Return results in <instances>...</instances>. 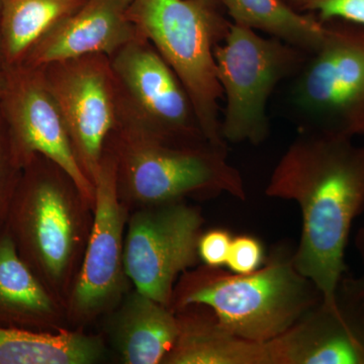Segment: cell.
<instances>
[{"label":"cell","mask_w":364,"mask_h":364,"mask_svg":"<svg viewBox=\"0 0 364 364\" xmlns=\"http://www.w3.org/2000/svg\"><path fill=\"white\" fill-rule=\"evenodd\" d=\"M322 45L291 79L299 130L364 136V28L326 21Z\"/></svg>","instance_id":"52a82bcc"},{"label":"cell","mask_w":364,"mask_h":364,"mask_svg":"<svg viewBox=\"0 0 364 364\" xmlns=\"http://www.w3.org/2000/svg\"><path fill=\"white\" fill-rule=\"evenodd\" d=\"M105 150L116 162L117 193L128 208L189 196L247 198L245 182L228 160L226 148L174 145L119 127Z\"/></svg>","instance_id":"3957f363"},{"label":"cell","mask_w":364,"mask_h":364,"mask_svg":"<svg viewBox=\"0 0 364 364\" xmlns=\"http://www.w3.org/2000/svg\"><path fill=\"white\" fill-rule=\"evenodd\" d=\"M232 23L260 31L313 54L322 45L327 25L313 13L304 14L284 0H221Z\"/></svg>","instance_id":"d6986e66"},{"label":"cell","mask_w":364,"mask_h":364,"mask_svg":"<svg viewBox=\"0 0 364 364\" xmlns=\"http://www.w3.org/2000/svg\"><path fill=\"white\" fill-rule=\"evenodd\" d=\"M109 60L119 127L174 145L210 144L188 91L142 33Z\"/></svg>","instance_id":"ba28073f"},{"label":"cell","mask_w":364,"mask_h":364,"mask_svg":"<svg viewBox=\"0 0 364 364\" xmlns=\"http://www.w3.org/2000/svg\"><path fill=\"white\" fill-rule=\"evenodd\" d=\"M40 68L65 122L76 159L95 186L105 145L119 127L111 60L104 54L86 55Z\"/></svg>","instance_id":"8fae6325"},{"label":"cell","mask_w":364,"mask_h":364,"mask_svg":"<svg viewBox=\"0 0 364 364\" xmlns=\"http://www.w3.org/2000/svg\"><path fill=\"white\" fill-rule=\"evenodd\" d=\"M112 312L109 337L122 361L163 363L178 334L176 312L136 289Z\"/></svg>","instance_id":"2e32d148"},{"label":"cell","mask_w":364,"mask_h":364,"mask_svg":"<svg viewBox=\"0 0 364 364\" xmlns=\"http://www.w3.org/2000/svg\"><path fill=\"white\" fill-rule=\"evenodd\" d=\"M196 1L202 2V4H207V6L217 7V9H224L221 0H196Z\"/></svg>","instance_id":"4316f807"},{"label":"cell","mask_w":364,"mask_h":364,"mask_svg":"<svg viewBox=\"0 0 364 364\" xmlns=\"http://www.w3.org/2000/svg\"><path fill=\"white\" fill-rule=\"evenodd\" d=\"M306 11L323 23L343 21L364 28V0H309Z\"/></svg>","instance_id":"7402d4cb"},{"label":"cell","mask_w":364,"mask_h":364,"mask_svg":"<svg viewBox=\"0 0 364 364\" xmlns=\"http://www.w3.org/2000/svg\"><path fill=\"white\" fill-rule=\"evenodd\" d=\"M133 0H85L28 52L20 65L40 68L86 55L111 57L141 35L129 18Z\"/></svg>","instance_id":"5bb4252c"},{"label":"cell","mask_w":364,"mask_h":364,"mask_svg":"<svg viewBox=\"0 0 364 364\" xmlns=\"http://www.w3.org/2000/svg\"><path fill=\"white\" fill-rule=\"evenodd\" d=\"M129 18L188 91L208 142L228 149L221 133L219 102L224 95L214 51L232 21L223 9L196 0H133Z\"/></svg>","instance_id":"277c9868"},{"label":"cell","mask_w":364,"mask_h":364,"mask_svg":"<svg viewBox=\"0 0 364 364\" xmlns=\"http://www.w3.org/2000/svg\"><path fill=\"white\" fill-rule=\"evenodd\" d=\"M274 340L279 364H364V282H340L324 301Z\"/></svg>","instance_id":"4fadbf2b"},{"label":"cell","mask_w":364,"mask_h":364,"mask_svg":"<svg viewBox=\"0 0 364 364\" xmlns=\"http://www.w3.org/2000/svg\"><path fill=\"white\" fill-rule=\"evenodd\" d=\"M214 52L226 98L223 139L227 143L259 145L269 136L267 109L273 91L296 76L310 54L233 23Z\"/></svg>","instance_id":"8992f818"},{"label":"cell","mask_w":364,"mask_h":364,"mask_svg":"<svg viewBox=\"0 0 364 364\" xmlns=\"http://www.w3.org/2000/svg\"><path fill=\"white\" fill-rule=\"evenodd\" d=\"M174 312L178 334L162 364H279L274 340L239 336L208 306L191 305Z\"/></svg>","instance_id":"9a60e30c"},{"label":"cell","mask_w":364,"mask_h":364,"mask_svg":"<svg viewBox=\"0 0 364 364\" xmlns=\"http://www.w3.org/2000/svg\"><path fill=\"white\" fill-rule=\"evenodd\" d=\"M85 0H0V39L6 67L20 65L50 28Z\"/></svg>","instance_id":"ffe728a7"},{"label":"cell","mask_w":364,"mask_h":364,"mask_svg":"<svg viewBox=\"0 0 364 364\" xmlns=\"http://www.w3.org/2000/svg\"><path fill=\"white\" fill-rule=\"evenodd\" d=\"M6 70H0V102H1L2 97H4V91H6Z\"/></svg>","instance_id":"484cf974"},{"label":"cell","mask_w":364,"mask_h":364,"mask_svg":"<svg viewBox=\"0 0 364 364\" xmlns=\"http://www.w3.org/2000/svg\"><path fill=\"white\" fill-rule=\"evenodd\" d=\"M293 253L277 248L249 273L205 264L191 268L177 280L170 309L205 306L239 336L277 338L323 301L318 287L294 265Z\"/></svg>","instance_id":"7a4b0ae2"},{"label":"cell","mask_w":364,"mask_h":364,"mask_svg":"<svg viewBox=\"0 0 364 364\" xmlns=\"http://www.w3.org/2000/svg\"><path fill=\"white\" fill-rule=\"evenodd\" d=\"M233 237L227 230L212 229L203 232L198 241V255L203 264L213 267L226 265Z\"/></svg>","instance_id":"603a6c76"},{"label":"cell","mask_w":364,"mask_h":364,"mask_svg":"<svg viewBox=\"0 0 364 364\" xmlns=\"http://www.w3.org/2000/svg\"><path fill=\"white\" fill-rule=\"evenodd\" d=\"M1 102L16 149L26 159L41 155L56 163L95 208V186L74 154L65 122L41 68L6 67Z\"/></svg>","instance_id":"7c38bea8"},{"label":"cell","mask_w":364,"mask_h":364,"mask_svg":"<svg viewBox=\"0 0 364 364\" xmlns=\"http://www.w3.org/2000/svg\"><path fill=\"white\" fill-rule=\"evenodd\" d=\"M37 163L20 210L21 229L36 275L66 308L90 238L93 208L56 163L41 155Z\"/></svg>","instance_id":"5b68a950"},{"label":"cell","mask_w":364,"mask_h":364,"mask_svg":"<svg viewBox=\"0 0 364 364\" xmlns=\"http://www.w3.org/2000/svg\"><path fill=\"white\" fill-rule=\"evenodd\" d=\"M284 1L291 7H294V9H296V11L305 13L309 0H284Z\"/></svg>","instance_id":"d4e9b609"},{"label":"cell","mask_w":364,"mask_h":364,"mask_svg":"<svg viewBox=\"0 0 364 364\" xmlns=\"http://www.w3.org/2000/svg\"><path fill=\"white\" fill-rule=\"evenodd\" d=\"M0 314L35 323L50 331L65 328V306L21 258L9 235L0 238Z\"/></svg>","instance_id":"e0dca14e"},{"label":"cell","mask_w":364,"mask_h":364,"mask_svg":"<svg viewBox=\"0 0 364 364\" xmlns=\"http://www.w3.org/2000/svg\"><path fill=\"white\" fill-rule=\"evenodd\" d=\"M105 353L104 340L79 330L0 327V364H92Z\"/></svg>","instance_id":"ac0fdd59"},{"label":"cell","mask_w":364,"mask_h":364,"mask_svg":"<svg viewBox=\"0 0 364 364\" xmlns=\"http://www.w3.org/2000/svg\"><path fill=\"white\" fill-rule=\"evenodd\" d=\"M264 251L255 237L240 235L232 239L226 267L235 273H249L258 269L264 262Z\"/></svg>","instance_id":"44dd1931"},{"label":"cell","mask_w":364,"mask_h":364,"mask_svg":"<svg viewBox=\"0 0 364 364\" xmlns=\"http://www.w3.org/2000/svg\"><path fill=\"white\" fill-rule=\"evenodd\" d=\"M95 191L90 238L66 305L68 321L79 325L112 312L128 293L130 282L124 269L129 208L119 200L116 162L107 150L95 179Z\"/></svg>","instance_id":"30bf717a"},{"label":"cell","mask_w":364,"mask_h":364,"mask_svg":"<svg viewBox=\"0 0 364 364\" xmlns=\"http://www.w3.org/2000/svg\"><path fill=\"white\" fill-rule=\"evenodd\" d=\"M203 224L186 200L136 208L124 236V269L136 291L170 308L177 280L200 260Z\"/></svg>","instance_id":"9c48e42d"},{"label":"cell","mask_w":364,"mask_h":364,"mask_svg":"<svg viewBox=\"0 0 364 364\" xmlns=\"http://www.w3.org/2000/svg\"><path fill=\"white\" fill-rule=\"evenodd\" d=\"M355 246L364 263V227L359 230L355 237Z\"/></svg>","instance_id":"cb8c5ba5"},{"label":"cell","mask_w":364,"mask_h":364,"mask_svg":"<svg viewBox=\"0 0 364 364\" xmlns=\"http://www.w3.org/2000/svg\"><path fill=\"white\" fill-rule=\"evenodd\" d=\"M265 193L299 205L301 233L294 265L325 303H336L352 224L364 210V145L349 136L299 130Z\"/></svg>","instance_id":"6da1fadb"}]
</instances>
